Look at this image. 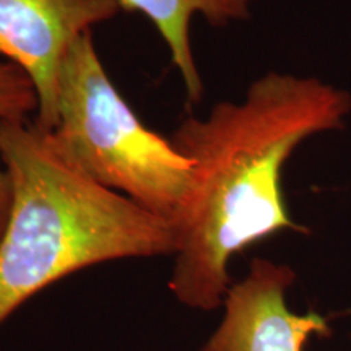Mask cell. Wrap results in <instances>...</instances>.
<instances>
[{
    "label": "cell",
    "mask_w": 351,
    "mask_h": 351,
    "mask_svg": "<svg viewBox=\"0 0 351 351\" xmlns=\"http://www.w3.org/2000/svg\"><path fill=\"white\" fill-rule=\"evenodd\" d=\"M350 112L351 96L341 88L269 72L244 99L179 122L169 140L191 161V178L173 223L176 300L215 311L232 285L228 267L236 254L278 232H309L288 212L285 165L307 138L341 129Z\"/></svg>",
    "instance_id": "cell-1"
},
{
    "label": "cell",
    "mask_w": 351,
    "mask_h": 351,
    "mask_svg": "<svg viewBox=\"0 0 351 351\" xmlns=\"http://www.w3.org/2000/svg\"><path fill=\"white\" fill-rule=\"evenodd\" d=\"M49 132L70 163L173 225L191 161L138 119L109 78L91 33L65 57Z\"/></svg>",
    "instance_id": "cell-3"
},
{
    "label": "cell",
    "mask_w": 351,
    "mask_h": 351,
    "mask_svg": "<svg viewBox=\"0 0 351 351\" xmlns=\"http://www.w3.org/2000/svg\"><path fill=\"white\" fill-rule=\"evenodd\" d=\"M119 10V0H0V59L23 69L36 86L39 127L54 125L57 83L69 51Z\"/></svg>",
    "instance_id": "cell-4"
},
{
    "label": "cell",
    "mask_w": 351,
    "mask_h": 351,
    "mask_svg": "<svg viewBox=\"0 0 351 351\" xmlns=\"http://www.w3.org/2000/svg\"><path fill=\"white\" fill-rule=\"evenodd\" d=\"M0 161L12 194L0 236V326L86 267L174 254L169 221L70 163L34 119L0 125Z\"/></svg>",
    "instance_id": "cell-2"
},
{
    "label": "cell",
    "mask_w": 351,
    "mask_h": 351,
    "mask_svg": "<svg viewBox=\"0 0 351 351\" xmlns=\"http://www.w3.org/2000/svg\"><path fill=\"white\" fill-rule=\"evenodd\" d=\"M121 8L140 12L155 25L181 75L189 103L204 98V82L192 51L191 25L200 15L212 26H226L251 16V0H119Z\"/></svg>",
    "instance_id": "cell-6"
},
{
    "label": "cell",
    "mask_w": 351,
    "mask_h": 351,
    "mask_svg": "<svg viewBox=\"0 0 351 351\" xmlns=\"http://www.w3.org/2000/svg\"><path fill=\"white\" fill-rule=\"evenodd\" d=\"M295 280L291 267L254 258L249 274L228 289L225 317L200 351H304L313 335L330 337L326 317L288 307Z\"/></svg>",
    "instance_id": "cell-5"
},
{
    "label": "cell",
    "mask_w": 351,
    "mask_h": 351,
    "mask_svg": "<svg viewBox=\"0 0 351 351\" xmlns=\"http://www.w3.org/2000/svg\"><path fill=\"white\" fill-rule=\"evenodd\" d=\"M39 109L38 90L26 72L10 60L0 59V125L26 121ZM10 182L0 161V236L10 212Z\"/></svg>",
    "instance_id": "cell-7"
}]
</instances>
